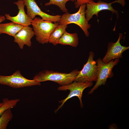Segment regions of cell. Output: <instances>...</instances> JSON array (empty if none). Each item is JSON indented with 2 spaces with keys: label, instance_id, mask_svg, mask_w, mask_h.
<instances>
[{
  "label": "cell",
  "instance_id": "1",
  "mask_svg": "<svg viewBox=\"0 0 129 129\" xmlns=\"http://www.w3.org/2000/svg\"><path fill=\"white\" fill-rule=\"evenodd\" d=\"M79 71L77 69L73 70L69 73L43 70L37 74L33 79L40 83L51 81L57 83L61 86L66 85L74 81Z\"/></svg>",
  "mask_w": 129,
  "mask_h": 129
},
{
  "label": "cell",
  "instance_id": "2",
  "mask_svg": "<svg viewBox=\"0 0 129 129\" xmlns=\"http://www.w3.org/2000/svg\"><path fill=\"white\" fill-rule=\"evenodd\" d=\"M58 24V22L53 23L50 21L35 17L32 20L31 25L37 41L43 44L48 43L51 33Z\"/></svg>",
  "mask_w": 129,
  "mask_h": 129
},
{
  "label": "cell",
  "instance_id": "3",
  "mask_svg": "<svg viewBox=\"0 0 129 129\" xmlns=\"http://www.w3.org/2000/svg\"><path fill=\"white\" fill-rule=\"evenodd\" d=\"M86 4L81 5L78 11L75 13L71 14L67 12L64 14L58 22L59 24L67 25L72 23L75 24L81 28L86 37H89L90 33L88 30L90 28L91 25L86 17Z\"/></svg>",
  "mask_w": 129,
  "mask_h": 129
},
{
  "label": "cell",
  "instance_id": "4",
  "mask_svg": "<svg viewBox=\"0 0 129 129\" xmlns=\"http://www.w3.org/2000/svg\"><path fill=\"white\" fill-rule=\"evenodd\" d=\"M119 61V59H116L114 60H113L108 63H105L100 58L97 59L96 62L98 67V78L95 85L89 92L88 94H92L99 86L105 85L108 78L113 76L112 70Z\"/></svg>",
  "mask_w": 129,
  "mask_h": 129
},
{
  "label": "cell",
  "instance_id": "5",
  "mask_svg": "<svg viewBox=\"0 0 129 129\" xmlns=\"http://www.w3.org/2000/svg\"><path fill=\"white\" fill-rule=\"evenodd\" d=\"M87 61L84 65L82 69L76 76L74 81L88 82L96 81L98 75V67L96 62L93 60L94 53L92 51L89 53Z\"/></svg>",
  "mask_w": 129,
  "mask_h": 129
},
{
  "label": "cell",
  "instance_id": "6",
  "mask_svg": "<svg viewBox=\"0 0 129 129\" xmlns=\"http://www.w3.org/2000/svg\"><path fill=\"white\" fill-rule=\"evenodd\" d=\"M0 84L15 88L41 85L40 82L33 79L29 80L25 77L22 75L19 70L16 71L10 75H0Z\"/></svg>",
  "mask_w": 129,
  "mask_h": 129
},
{
  "label": "cell",
  "instance_id": "7",
  "mask_svg": "<svg viewBox=\"0 0 129 129\" xmlns=\"http://www.w3.org/2000/svg\"><path fill=\"white\" fill-rule=\"evenodd\" d=\"M73 82L70 84L61 86L58 88V90L66 91L68 90L70 92L66 98L59 102V103H61V104L58 106L57 109L55 111V112H58L60 108L63 107L64 104L68 100L75 96L78 97L80 100L81 107V108L83 107V105L81 98L83 91L85 88L92 86L93 83L92 82Z\"/></svg>",
  "mask_w": 129,
  "mask_h": 129
},
{
  "label": "cell",
  "instance_id": "8",
  "mask_svg": "<svg viewBox=\"0 0 129 129\" xmlns=\"http://www.w3.org/2000/svg\"><path fill=\"white\" fill-rule=\"evenodd\" d=\"M115 2L120 3L123 6L125 4L124 0H116L110 3L99 0L97 2L94 1L86 3V9L85 10V13L87 20L88 22L94 15H96L98 18V14L99 12L104 10H108L111 11L113 14L115 13L118 18L119 17L118 11L114 9L112 5V4Z\"/></svg>",
  "mask_w": 129,
  "mask_h": 129
},
{
  "label": "cell",
  "instance_id": "9",
  "mask_svg": "<svg viewBox=\"0 0 129 129\" xmlns=\"http://www.w3.org/2000/svg\"><path fill=\"white\" fill-rule=\"evenodd\" d=\"M27 8V14L32 20L38 15L43 19L53 22H58L61 16L51 15L43 12L38 6L35 0H23Z\"/></svg>",
  "mask_w": 129,
  "mask_h": 129
},
{
  "label": "cell",
  "instance_id": "10",
  "mask_svg": "<svg viewBox=\"0 0 129 129\" xmlns=\"http://www.w3.org/2000/svg\"><path fill=\"white\" fill-rule=\"evenodd\" d=\"M122 37V34L119 33L118 38L116 42L109 43L106 54L102 59L103 62L108 63L113 60L123 58V53L129 49V47L121 45L120 41Z\"/></svg>",
  "mask_w": 129,
  "mask_h": 129
},
{
  "label": "cell",
  "instance_id": "11",
  "mask_svg": "<svg viewBox=\"0 0 129 129\" xmlns=\"http://www.w3.org/2000/svg\"><path fill=\"white\" fill-rule=\"evenodd\" d=\"M14 3L17 6L19 10L17 15L12 16H10L9 14H5V16L6 19L23 26H29L31 25L32 20L29 17L25 12L24 10L25 6L23 0H18Z\"/></svg>",
  "mask_w": 129,
  "mask_h": 129
},
{
  "label": "cell",
  "instance_id": "12",
  "mask_svg": "<svg viewBox=\"0 0 129 129\" xmlns=\"http://www.w3.org/2000/svg\"><path fill=\"white\" fill-rule=\"evenodd\" d=\"M34 35L32 28L29 26H23L14 37V42L21 49H23L25 45L30 47L32 45L31 39Z\"/></svg>",
  "mask_w": 129,
  "mask_h": 129
},
{
  "label": "cell",
  "instance_id": "13",
  "mask_svg": "<svg viewBox=\"0 0 129 129\" xmlns=\"http://www.w3.org/2000/svg\"><path fill=\"white\" fill-rule=\"evenodd\" d=\"M23 26L12 22L0 23V34L5 33L13 37L21 30Z\"/></svg>",
  "mask_w": 129,
  "mask_h": 129
},
{
  "label": "cell",
  "instance_id": "14",
  "mask_svg": "<svg viewBox=\"0 0 129 129\" xmlns=\"http://www.w3.org/2000/svg\"><path fill=\"white\" fill-rule=\"evenodd\" d=\"M59 44L76 47L79 44V38L77 33H70L66 31L60 38Z\"/></svg>",
  "mask_w": 129,
  "mask_h": 129
},
{
  "label": "cell",
  "instance_id": "15",
  "mask_svg": "<svg viewBox=\"0 0 129 129\" xmlns=\"http://www.w3.org/2000/svg\"><path fill=\"white\" fill-rule=\"evenodd\" d=\"M67 27V25L65 24H59L51 33L48 42L54 46L59 44L60 38L66 31Z\"/></svg>",
  "mask_w": 129,
  "mask_h": 129
},
{
  "label": "cell",
  "instance_id": "16",
  "mask_svg": "<svg viewBox=\"0 0 129 129\" xmlns=\"http://www.w3.org/2000/svg\"><path fill=\"white\" fill-rule=\"evenodd\" d=\"M13 117L11 108H9L5 110L0 117V129H6Z\"/></svg>",
  "mask_w": 129,
  "mask_h": 129
},
{
  "label": "cell",
  "instance_id": "17",
  "mask_svg": "<svg viewBox=\"0 0 129 129\" xmlns=\"http://www.w3.org/2000/svg\"><path fill=\"white\" fill-rule=\"evenodd\" d=\"M20 100L19 99L9 100L7 97L4 98L2 104L0 107V117L7 109L15 107Z\"/></svg>",
  "mask_w": 129,
  "mask_h": 129
},
{
  "label": "cell",
  "instance_id": "18",
  "mask_svg": "<svg viewBox=\"0 0 129 129\" xmlns=\"http://www.w3.org/2000/svg\"><path fill=\"white\" fill-rule=\"evenodd\" d=\"M49 1L45 4V5L47 6L54 5L58 6L60 9L65 13L68 12V10L66 7V2L69 1H74L75 0H49Z\"/></svg>",
  "mask_w": 129,
  "mask_h": 129
},
{
  "label": "cell",
  "instance_id": "19",
  "mask_svg": "<svg viewBox=\"0 0 129 129\" xmlns=\"http://www.w3.org/2000/svg\"><path fill=\"white\" fill-rule=\"evenodd\" d=\"M95 0H75L74 3L75 7L76 8H79L80 5L84 4L89 3L94 1Z\"/></svg>",
  "mask_w": 129,
  "mask_h": 129
},
{
  "label": "cell",
  "instance_id": "20",
  "mask_svg": "<svg viewBox=\"0 0 129 129\" xmlns=\"http://www.w3.org/2000/svg\"><path fill=\"white\" fill-rule=\"evenodd\" d=\"M5 16L0 15V23L5 20Z\"/></svg>",
  "mask_w": 129,
  "mask_h": 129
},
{
  "label": "cell",
  "instance_id": "21",
  "mask_svg": "<svg viewBox=\"0 0 129 129\" xmlns=\"http://www.w3.org/2000/svg\"><path fill=\"white\" fill-rule=\"evenodd\" d=\"M2 102H0V107L1 106H2Z\"/></svg>",
  "mask_w": 129,
  "mask_h": 129
}]
</instances>
